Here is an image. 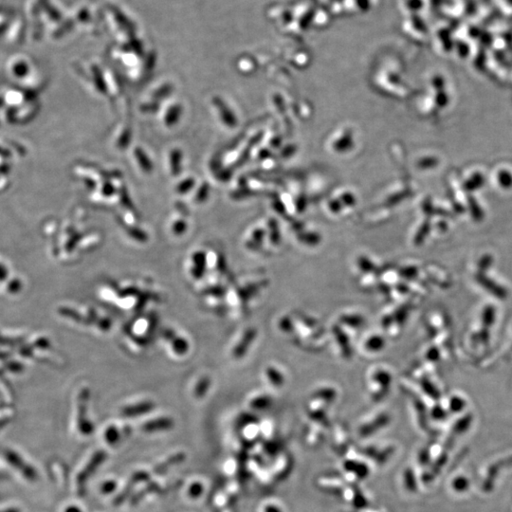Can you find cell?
Segmentation results:
<instances>
[{"label":"cell","instance_id":"obj_1","mask_svg":"<svg viewBox=\"0 0 512 512\" xmlns=\"http://www.w3.org/2000/svg\"><path fill=\"white\" fill-rule=\"evenodd\" d=\"M476 281L479 283L480 285L484 289L491 291V293H493V295L499 297L501 299H503V298L506 297V289H503L502 287L498 286L496 283L493 282V280L486 278V276L484 275L483 273H478L476 275Z\"/></svg>","mask_w":512,"mask_h":512},{"label":"cell","instance_id":"obj_2","mask_svg":"<svg viewBox=\"0 0 512 512\" xmlns=\"http://www.w3.org/2000/svg\"><path fill=\"white\" fill-rule=\"evenodd\" d=\"M105 459V453L100 452V453H96L93 458H91L88 466L86 467L85 471L82 473V478H81V481H85L86 478L88 479V477L91 475V473L97 469V467L100 465V463H102V461H104Z\"/></svg>","mask_w":512,"mask_h":512},{"label":"cell","instance_id":"obj_3","mask_svg":"<svg viewBox=\"0 0 512 512\" xmlns=\"http://www.w3.org/2000/svg\"><path fill=\"white\" fill-rule=\"evenodd\" d=\"M482 321L485 325V328H491L495 321V309L493 307H486L483 311L482 315Z\"/></svg>","mask_w":512,"mask_h":512},{"label":"cell","instance_id":"obj_4","mask_svg":"<svg viewBox=\"0 0 512 512\" xmlns=\"http://www.w3.org/2000/svg\"><path fill=\"white\" fill-rule=\"evenodd\" d=\"M471 422H472V416L471 415H467L465 417L461 418L458 422L454 425V433H464L465 431L468 430L469 426L471 425Z\"/></svg>","mask_w":512,"mask_h":512},{"label":"cell","instance_id":"obj_5","mask_svg":"<svg viewBox=\"0 0 512 512\" xmlns=\"http://www.w3.org/2000/svg\"><path fill=\"white\" fill-rule=\"evenodd\" d=\"M465 407V401L459 397H453L450 401V408L453 412H460Z\"/></svg>","mask_w":512,"mask_h":512},{"label":"cell","instance_id":"obj_6","mask_svg":"<svg viewBox=\"0 0 512 512\" xmlns=\"http://www.w3.org/2000/svg\"><path fill=\"white\" fill-rule=\"evenodd\" d=\"M469 486V481L464 477H458L453 482V487L457 492H464Z\"/></svg>","mask_w":512,"mask_h":512},{"label":"cell","instance_id":"obj_7","mask_svg":"<svg viewBox=\"0 0 512 512\" xmlns=\"http://www.w3.org/2000/svg\"><path fill=\"white\" fill-rule=\"evenodd\" d=\"M428 353H429V354H428L429 359H430V360H433V361L437 360V359H438V357H439V351H438V349H435V348L431 349Z\"/></svg>","mask_w":512,"mask_h":512},{"label":"cell","instance_id":"obj_8","mask_svg":"<svg viewBox=\"0 0 512 512\" xmlns=\"http://www.w3.org/2000/svg\"><path fill=\"white\" fill-rule=\"evenodd\" d=\"M433 416L435 418H443L446 416V414H445V411H443L441 408H435L433 410Z\"/></svg>","mask_w":512,"mask_h":512},{"label":"cell","instance_id":"obj_9","mask_svg":"<svg viewBox=\"0 0 512 512\" xmlns=\"http://www.w3.org/2000/svg\"><path fill=\"white\" fill-rule=\"evenodd\" d=\"M479 340L482 341V342H487L488 340H490V333L486 329H483V331L480 333Z\"/></svg>","mask_w":512,"mask_h":512},{"label":"cell","instance_id":"obj_10","mask_svg":"<svg viewBox=\"0 0 512 512\" xmlns=\"http://www.w3.org/2000/svg\"><path fill=\"white\" fill-rule=\"evenodd\" d=\"M491 264H492V260H491V259L483 260V263L481 262L479 264V268L480 269H483L485 268V266H486V267H490V266H491ZM482 269H481V270H482Z\"/></svg>","mask_w":512,"mask_h":512}]
</instances>
